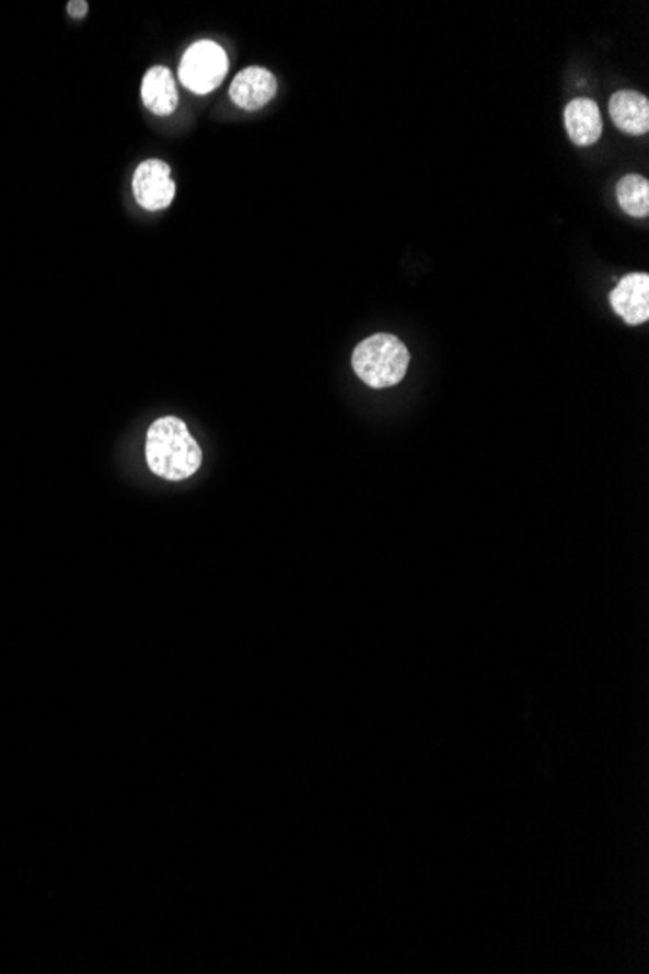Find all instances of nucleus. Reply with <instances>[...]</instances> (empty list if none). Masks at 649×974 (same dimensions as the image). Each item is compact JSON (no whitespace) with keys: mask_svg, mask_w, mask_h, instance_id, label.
Returning a JSON list of instances; mask_svg holds the SVG:
<instances>
[{"mask_svg":"<svg viewBox=\"0 0 649 974\" xmlns=\"http://www.w3.org/2000/svg\"><path fill=\"white\" fill-rule=\"evenodd\" d=\"M147 462L158 477L183 480L199 471L202 452L182 418L162 417L148 428Z\"/></svg>","mask_w":649,"mask_h":974,"instance_id":"nucleus-1","label":"nucleus"},{"mask_svg":"<svg viewBox=\"0 0 649 974\" xmlns=\"http://www.w3.org/2000/svg\"><path fill=\"white\" fill-rule=\"evenodd\" d=\"M410 355L403 340L390 333H378L355 348L356 375L373 390L393 387L405 380Z\"/></svg>","mask_w":649,"mask_h":974,"instance_id":"nucleus-2","label":"nucleus"},{"mask_svg":"<svg viewBox=\"0 0 649 974\" xmlns=\"http://www.w3.org/2000/svg\"><path fill=\"white\" fill-rule=\"evenodd\" d=\"M225 72H228V57L224 49L208 39L190 45L179 65L183 86L200 96L217 90L222 84Z\"/></svg>","mask_w":649,"mask_h":974,"instance_id":"nucleus-3","label":"nucleus"},{"mask_svg":"<svg viewBox=\"0 0 649 974\" xmlns=\"http://www.w3.org/2000/svg\"><path fill=\"white\" fill-rule=\"evenodd\" d=\"M132 192L142 209H167L175 197V182L170 165L162 160L142 162L132 177Z\"/></svg>","mask_w":649,"mask_h":974,"instance_id":"nucleus-4","label":"nucleus"},{"mask_svg":"<svg viewBox=\"0 0 649 974\" xmlns=\"http://www.w3.org/2000/svg\"><path fill=\"white\" fill-rule=\"evenodd\" d=\"M611 305L628 325H641L649 320V275H626L611 292Z\"/></svg>","mask_w":649,"mask_h":974,"instance_id":"nucleus-5","label":"nucleus"},{"mask_svg":"<svg viewBox=\"0 0 649 974\" xmlns=\"http://www.w3.org/2000/svg\"><path fill=\"white\" fill-rule=\"evenodd\" d=\"M278 82L270 70L263 67L243 69L230 86V97L245 112H257L277 94Z\"/></svg>","mask_w":649,"mask_h":974,"instance_id":"nucleus-6","label":"nucleus"},{"mask_svg":"<svg viewBox=\"0 0 649 974\" xmlns=\"http://www.w3.org/2000/svg\"><path fill=\"white\" fill-rule=\"evenodd\" d=\"M566 131L570 135L571 142L578 147H591L598 142L603 132V119L599 105L589 97H576L566 105L564 112Z\"/></svg>","mask_w":649,"mask_h":974,"instance_id":"nucleus-7","label":"nucleus"},{"mask_svg":"<svg viewBox=\"0 0 649 974\" xmlns=\"http://www.w3.org/2000/svg\"><path fill=\"white\" fill-rule=\"evenodd\" d=\"M609 114L621 131L628 135H646L649 131V102L640 92H616L609 102Z\"/></svg>","mask_w":649,"mask_h":974,"instance_id":"nucleus-8","label":"nucleus"},{"mask_svg":"<svg viewBox=\"0 0 649 974\" xmlns=\"http://www.w3.org/2000/svg\"><path fill=\"white\" fill-rule=\"evenodd\" d=\"M142 102L152 114L172 115L177 107V88L170 69L152 67L142 79Z\"/></svg>","mask_w":649,"mask_h":974,"instance_id":"nucleus-9","label":"nucleus"},{"mask_svg":"<svg viewBox=\"0 0 649 974\" xmlns=\"http://www.w3.org/2000/svg\"><path fill=\"white\" fill-rule=\"evenodd\" d=\"M616 199L621 209L630 217L646 218L649 214V182L641 175H624L616 185Z\"/></svg>","mask_w":649,"mask_h":974,"instance_id":"nucleus-10","label":"nucleus"},{"mask_svg":"<svg viewBox=\"0 0 649 974\" xmlns=\"http://www.w3.org/2000/svg\"><path fill=\"white\" fill-rule=\"evenodd\" d=\"M86 12H88V2H84V0H80V2H79V0H72V2H69L70 16H74V18L86 16Z\"/></svg>","mask_w":649,"mask_h":974,"instance_id":"nucleus-11","label":"nucleus"}]
</instances>
